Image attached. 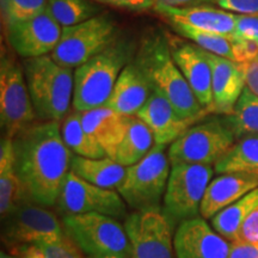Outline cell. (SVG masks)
I'll list each match as a JSON object with an SVG mask.
<instances>
[{
  "label": "cell",
  "instance_id": "obj_1",
  "mask_svg": "<svg viewBox=\"0 0 258 258\" xmlns=\"http://www.w3.org/2000/svg\"><path fill=\"white\" fill-rule=\"evenodd\" d=\"M12 141L24 198L44 207L54 206L73 157L62 139L60 122H34Z\"/></svg>",
  "mask_w": 258,
  "mask_h": 258
},
{
  "label": "cell",
  "instance_id": "obj_2",
  "mask_svg": "<svg viewBox=\"0 0 258 258\" xmlns=\"http://www.w3.org/2000/svg\"><path fill=\"white\" fill-rule=\"evenodd\" d=\"M135 61L154 88L169 99L180 118L194 124L209 114L173 60L167 35L158 32L145 38Z\"/></svg>",
  "mask_w": 258,
  "mask_h": 258
},
{
  "label": "cell",
  "instance_id": "obj_3",
  "mask_svg": "<svg viewBox=\"0 0 258 258\" xmlns=\"http://www.w3.org/2000/svg\"><path fill=\"white\" fill-rule=\"evenodd\" d=\"M133 51L131 42L116 40L88 62L77 67L72 103L74 110L84 112L104 106Z\"/></svg>",
  "mask_w": 258,
  "mask_h": 258
},
{
  "label": "cell",
  "instance_id": "obj_4",
  "mask_svg": "<svg viewBox=\"0 0 258 258\" xmlns=\"http://www.w3.org/2000/svg\"><path fill=\"white\" fill-rule=\"evenodd\" d=\"M22 66L40 121H62L73 103L72 69L57 63L50 55L24 59Z\"/></svg>",
  "mask_w": 258,
  "mask_h": 258
},
{
  "label": "cell",
  "instance_id": "obj_5",
  "mask_svg": "<svg viewBox=\"0 0 258 258\" xmlns=\"http://www.w3.org/2000/svg\"><path fill=\"white\" fill-rule=\"evenodd\" d=\"M64 233L89 258H129V240L117 219L98 213L62 217Z\"/></svg>",
  "mask_w": 258,
  "mask_h": 258
},
{
  "label": "cell",
  "instance_id": "obj_6",
  "mask_svg": "<svg viewBox=\"0 0 258 258\" xmlns=\"http://www.w3.org/2000/svg\"><path fill=\"white\" fill-rule=\"evenodd\" d=\"M165 147L154 144L144 159L125 167V175L116 190L134 211L160 207L171 171Z\"/></svg>",
  "mask_w": 258,
  "mask_h": 258
},
{
  "label": "cell",
  "instance_id": "obj_7",
  "mask_svg": "<svg viewBox=\"0 0 258 258\" xmlns=\"http://www.w3.org/2000/svg\"><path fill=\"white\" fill-rule=\"evenodd\" d=\"M235 134L226 116L192 124L169 147L171 165L217 164L234 145Z\"/></svg>",
  "mask_w": 258,
  "mask_h": 258
},
{
  "label": "cell",
  "instance_id": "obj_8",
  "mask_svg": "<svg viewBox=\"0 0 258 258\" xmlns=\"http://www.w3.org/2000/svg\"><path fill=\"white\" fill-rule=\"evenodd\" d=\"M214 171L212 165L205 164L180 163L171 167L163 211L173 227L199 217Z\"/></svg>",
  "mask_w": 258,
  "mask_h": 258
},
{
  "label": "cell",
  "instance_id": "obj_9",
  "mask_svg": "<svg viewBox=\"0 0 258 258\" xmlns=\"http://www.w3.org/2000/svg\"><path fill=\"white\" fill-rule=\"evenodd\" d=\"M66 237L55 213L44 206L23 200L2 219V240L9 252L25 245L57 241Z\"/></svg>",
  "mask_w": 258,
  "mask_h": 258
},
{
  "label": "cell",
  "instance_id": "obj_10",
  "mask_svg": "<svg viewBox=\"0 0 258 258\" xmlns=\"http://www.w3.org/2000/svg\"><path fill=\"white\" fill-rule=\"evenodd\" d=\"M116 25L109 16H96L73 27L62 28L61 38L50 54L57 63L77 69L115 42Z\"/></svg>",
  "mask_w": 258,
  "mask_h": 258
},
{
  "label": "cell",
  "instance_id": "obj_11",
  "mask_svg": "<svg viewBox=\"0 0 258 258\" xmlns=\"http://www.w3.org/2000/svg\"><path fill=\"white\" fill-rule=\"evenodd\" d=\"M36 117L23 66L3 54L0 63V123L3 135L15 138L36 121Z\"/></svg>",
  "mask_w": 258,
  "mask_h": 258
},
{
  "label": "cell",
  "instance_id": "obj_12",
  "mask_svg": "<svg viewBox=\"0 0 258 258\" xmlns=\"http://www.w3.org/2000/svg\"><path fill=\"white\" fill-rule=\"evenodd\" d=\"M129 258H175V230L163 208L134 211L124 219Z\"/></svg>",
  "mask_w": 258,
  "mask_h": 258
},
{
  "label": "cell",
  "instance_id": "obj_13",
  "mask_svg": "<svg viewBox=\"0 0 258 258\" xmlns=\"http://www.w3.org/2000/svg\"><path fill=\"white\" fill-rule=\"evenodd\" d=\"M61 215L98 213L115 219L127 218V203L117 190L97 186L70 170L55 203Z\"/></svg>",
  "mask_w": 258,
  "mask_h": 258
},
{
  "label": "cell",
  "instance_id": "obj_14",
  "mask_svg": "<svg viewBox=\"0 0 258 258\" xmlns=\"http://www.w3.org/2000/svg\"><path fill=\"white\" fill-rule=\"evenodd\" d=\"M10 46L24 59L49 55L59 43L62 27L47 11L5 27Z\"/></svg>",
  "mask_w": 258,
  "mask_h": 258
},
{
  "label": "cell",
  "instance_id": "obj_15",
  "mask_svg": "<svg viewBox=\"0 0 258 258\" xmlns=\"http://www.w3.org/2000/svg\"><path fill=\"white\" fill-rule=\"evenodd\" d=\"M173 245L177 258H228L231 249L227 239L202 217L182 222L176 230Z\"/></svg>",
  "mask_w": 258,
  "mask_h": 258
},
{
  "label": "cell",
  "instance_id": "obj_16",
  "mask_svg": "<svg viewBox=\"0 0 258 258\" xmlns=\"http://www.w3.org/2000/svg\"><path fill=\"white\" fill-rule=\"evenodd\" d=\"M201 51L212 70L213 105L211 112L225 116L232 115L238 99L246 88L243 66L239 62L203 49Z\"/></svg>",
  "mask_w": 258,
  "mask_h": 258
},
{
  "label": "cell",
  "instance_id": "obj_17",
  "mask_svg": "<svg viewBox=\"0 0 258 258\" xmlns=\"http://www.w3.org/2000/svg\"><path fill=\"white\" fill-rule=\"evenodd\" d=\"M169 38L170 50L173 60L183 73L203 108L211 114L213 105L212 70L201 49L176 37Z\"/></svg>",
  "mask_w": 258,
  "mask_h": 258
},
{
  "label": "cell",
  "instance_id": "obj_18",
  "mask_svg": "<svg viewBox=\"0 0 258 258\" xmlns=\"http://www.w3.org/2000/svg\"><path fill=\"white\" fill-rule=\"evenodd\" d=\"M156 11L167 22H178L202 31L220 34L234 40L237 14L212 8L208 5H194L186 8H173L157 3Z\"/></svg>",
  "mask_w": 258,
  "mask_h": 258
},
{
  "label": "cell",
  "instance_id": "obj_19",
  "mask_svg": "<svg viewBox=\"0 0 258 258\" xmlns=\"http://www.w3.org/2000/svg\"><path fill=\"white\" fill-rule=\"evenodd\" d=\"M152 91V83L134 59L122 70L104 106L123 116H137Z\"/></svg>",
  "mask_w": 258,
  "mask_h": 258
},
{
  "label": "cell",
  "instance_id": "obj_20",
  "mask_svg": "<svg viewBox=\"0 0 258 258\" xmlns=\"http://www.w3.org/2000/svg\"><path fill=\"white\" fill-rule=\"evenodd\" d=\"M137 116L148 125L158 145H171L178 139L190 125L177 114L169 99L153 86L150 98L139 110Z\"/></svg>",
  "mask_w": 258,
  "mask_h": 258
},
{
  "label": "cell",
  "instance_id": "obj_21",
  "mask_svg": "<svg viewBox=\"0 0 258 258\" xmlns=\"http://www.w3.org/2000/svg\"><path fill=\"white\" fill-rule=\"evenodd\" d=\"M258 188V175L245 172L220 173L211 180L202 200L200 214L209 220L217 213Z\"/></svg>",
  "mask_w": 258,
  "mask_h": 258
},
{
  "label": "cell",
  "instance_id": "obj_22",
  "mask_svg": "<svg viewBox=\"0 0 258 258\" xmlns=\"http://www.w3.org/2000/svg\"><path fill=\"white\" fill-rule=\"evenodd\" d=\"M82 121L85 131L104 150L106 157L115 160L127 129L128 116L118 114L108 106H101L82 112Z\"/></svg>",
  "mask_w": 258,
  "mask_h": 258
},
{
  "label": "cell",
  "instance_id": "obj_23",
  "mask_svg": "<svg viewBox=\"0 0 258 258\" xmlns=\"http://www.w3.org/2000/svg\"><path fill=\"white\" fill-rule=\"evenodd\" d=\"M24 198L21 179L15 166V151L12 138L3 135L0 144V215L10 214Z\"/></svg>",
  "mask_w": 258,
  "mask_h": 258
},
{
  "label": "cell",
  "instance_id": "obj_24",
  "mask_svg": "<svg viewBox=\"0 0 258 258\" xmlns=\"http://www.w3.org/2000/svg\"><path fill=\"white\" fill-rule=\"evenodd\" d=\"M71 171L91 184L105 189H117L125 175V167L109 157L93 159L73 156Z\"/></svg>",
  "mask_w": 258,
  "mask_h": 258
},
{
  "label": "cell",
  "instance_id": "obj_25",
  "mask_svg": "<svg viewBox=\"0 0 258 258\" xmlns=\"http://www.w3.org/2000/svg\"><path fill=\"white\" fill-rule=\"evenodd\" d=\"M154 137L148 125L138 116H128L127 129L116 152L115 160L124 167L132 166L147 156L154 146Z\"/></svg>",
  "mask_w": 258,
  "mask_h": 258
},
{
  "label": "cell",
  "instance_id": "obj_26",
  "mask_svg": "<svg viewBox=\"0 0 258 258\" xmlns=\"http://www.w3.org/2000/svg\"><path fill=\"white\" fill-rule=\"evenodd\" d=\"M258 207V188L220 211L211 219V225L219 234L230 240L237 241L239 230L246 218Z\"/></svg>",
  "mask_w": 258,
  "mask_h": 258
},
{
  "label": "cell",
  "instance_id": "obj_27",
  "mask_svg": "<svg viewBox=\"0 0 258 258\" xmlns=\"http://www.w3.org/2000/svg\"><path fill=\"white\" fill-rule=\"evenodd\" d=\"M215 172H245L258 175V134L238 139L225 156L215 164Z\"/></svg>",
  "mask_w": 258,
  "mask_h": 258
},
{
  "label": "cell",
  "instance_id": "obj_28",
  "mask_svg": "<svg viewBox=\"0 0 258 258\" xmlns=\"http://www.w3.org/2000/svg\"><path fill=\"white\" fill-rule=\"evenodd\" d=\"M61 134L66 146L76 156L93 159L106 157L104 150L84 128L82 112L74 110L63 118L61 123Z\"/></svg>",
  "mask_w": 258,
  "mask_h": 258
},
{
  "label": "cell",
  "instance_id": "obj_29",
  "mask_svg": "<svg viewBox=\"0 0 258 258\" xmlns=\"http://www.w3.org/2000/svg\"><path fill=\"white\" fill-rule=\"evenodd\" d=\"M46 11L66 28L96 17L99 9L92 0H48Z\"/></svg>",
  "mask_w": 258,
  "mask_h": 258
},
{
  "label": "cell",
  "instance_id": "obj_30",
  "mask_svg": "<svg viewBox=\"0 0 258 258\" xmlns=\"http://www.w3.org/2000/svg\"><path fill=\"white\" fill-rule=\"evenodd\" d=\"M169 23L180 36L188 38L201 49L234 61L233 40L232 38L220 34H214V32L198 30V29L188 27V25L178 23V22H169Z\"/></svg>",
  "mask_w": 258,
  "mask_h": 258
},
{
  "label": "cell",
  "instance_id": "obj_31",
  "mask_svg": "<svg viewBox=\"0 0 258 258\" xmlns=\"http://www.w3.org/2000/svg\"><path fill=\"white\" fill-rule=\"evenodd\" d=\"M226 118L237 139L247 134H258V96L246 86L234 106L233 114Z\"/></svg>",
  "mask_w": 258,
  "mask_h": 258
},
{
  "label": "cell",
  "instance_id": "obj_32",
  "mask_svg": "<svg viewBox=\"0 0 258 258\" xmlns=\"http://www.w3.org/2000/svg\"><path fill=\"white\" fill-rule=\"evenodd\" d=\"M9 253L17 258H83L78 246L67 235L57 241L25 245Z\"/></svg>",
  "mask_w": 258,
  "mask_h": 258
},
{
  "label": "cell",
  "instance_id": "obj_33",
  "mask_svg": "<svg viewBox=\"0 0 258 258\" xmlns=\"http://www.w3.org/2000/svg\"><path fill=\"white\" fill-rule=\"evenodd\" d=\"M48 0H0L4 27L46 11Z\"/></svg>",
  "mask_w": 258,
  "mask_h": 258
},
{
  "label": "cell",
  "instance_id": "obj_34",
  "mask_svg": "<svg viewBox=\"0 0 258 258\" xmlns=\"http://www.w3.org/2000/svg\"><path fill=\"white\" fill-rule=\"evenodd\" d=\"M233 54L235 62H249L258 56V42L250 40V38H234Z\"/></svg>",
  "mask_w": 258,
  "mask_h": 258
},
{
  "label": "cell",
  "instance_id": "obj_35",
  "mask_svg": "<svg viewBox=\"0 0 258 258\" xmlns=\"http://www.w3.org/2000/svg\"><path fill=\"white\" fill-rule=\"evenodd\" d=\"M237 37L258 42V15H237L234 38Z\"/></svg>",
  "mask_w": 258,
  "mask_h": 258
},
{
  "label": "cell",
  "instance_id": "obj_36",
  "mask_svg": "<svg viewBox=\"0 0 258 258\" xmlns=\"http://www.w3.org/2000/svg\"><path fill=\"white\" fill-rule=\"evenodd\" d=\"M221 9L237 15H258V0H211Z\"/></svg>",
  "mask_w": 258,
  "mask_h": 258
},
{
  "label": "cell",
  "instance_id": "obj_37",
  "mask_svg": "<svg viewBox=\"0 0 258 258\" xmlns=\"http://www.w3.org/2000/svg\"><path fill=\"white\" fill-rule=\"evenodd\" d=\"M92 2L116 9L127 10V11L141 12L156 8L158 0H92Z\"/></svg>",
  "mask_w": 258,
  "mask_h": 258
},
{
  "label": "cell",
  "instance_id": "obj_38",
  "mask_svg": "<svg viewBox=\"0 0 258 258\" xmlns=\"http://www.w3.org/2000/svg\"><path fill=\"white\" fill-rule=\"evenodd\" d=\"M237 241L258 243V207L250 213L249 217L241 225Z\"/></svg>",
  "mask_w": 258,
  "mask_h": 258
},
{
  "label": "cell",
  "instance_id": "obj_39",
  "mask_svg": "<svg viewBox=\"0 0 258 258\" xmlns=\"http://www.w3.org/2000/svg\"><path fill=\"white\" fill-rule=\"evenodd\" d=\"M228 258H258V243L233 241Z\"/></svg>",
  "mask_w": 258,
  "mask_h": 258
},
{
  "label": "cell",
  "instance_id": "obj_40",
  "mask_svg": "<svg viewBox=\"0 0 258 258\" xmlns=\"http://www.w3.org/2000/svg\"><path fill=\"white\" fill-rule=\"evenodd\" d=\"M244 70L245 83L246 86L258 96V56L249 62L241 63Z\"/></svg>",
  "mask_w": 258,
  "mask_h": 258
},
{
  "label": "cell",
  "instance_id": "obj_41",
  "mask_svg": "<svg viewBox=\"0 0 258 258\" xmlns=\"http://www.w3.org/2000/svg\"><path fill=\"white\" fill-rule=\"evenodd\" d=\"M203 2H211V0H158V3H163L173 8H186V6L199 5Z\"/></svg>",
  "mask_w": 258,
  "mask_h": 258
},
{
  "label": "cell",
  "instance_id": "obj_42",
  "mask_svg": "<svg viewBox=\"0 0 258 258\" xmlns=\"http://www.w3.org/2000/svg\"><path fill=\"white\" fill-rule=\"evenodd\" d=\"M0 258H17V257L11 253H5L4 251H2V253H0Z\"/></svg>",
  "mask_w": 258,
  "mask_h": 258
},
{
  "label": "cell",
  "instance_id": "obj_43",
  "mask_svg": "<svg viewBox=\"0 0 258 258\" xmlns=\"http://www.w3.org/2000/svg\"><path fill=\"white\" fill-rule=\"evenodd\" d=\"M105 258H121V257H105Z\"/></svg>",
  "mask_w": 258,
  "mask_h": 258
}]
</instances>
